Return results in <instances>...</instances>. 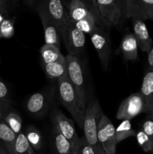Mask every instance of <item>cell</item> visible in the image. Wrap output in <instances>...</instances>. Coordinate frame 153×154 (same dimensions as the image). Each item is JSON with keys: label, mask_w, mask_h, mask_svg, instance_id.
Masks as SVG:
<instances>
[{"label": "cell", "mask_w": 153, "mask_h": 154, "mask_svg": "<svg viewBox=\"0 0 153 154\" xmlns=\"http://www.w3.org/2000/svg\"><path fill=\"white\" fill-rule=\"evenodd\" d=\"M57 81L60 102L70 113L78 126L82 128L84 112L86 107L83 106L81 103L77 93L68 78V75Z\"/></svg>", "instance_id": "obj_1"}, {"label": "cell", "mask_w": 153, "mask_h": 154, "mask_svg": "<svg viewBox=\"0 0 153 154\" xmlns=\"http://www.w3.org/2000/svg\"><path fill=\"white\" fill-rule=\"evenodd\" d=\"M103 114L100 105L98 101L90 102L84 112L82 123L84 138L96 154H106L98 139V126Z\"/></svg>", "instance_id": "obj_2"}, {"label": "cell", "mask_w": 153, "mask_h": 154, "mask_svg": "<svg viewBox=\"0 0 153 154\" xmlns=\"http://www.w3.org/2000/svg\"><path fill=\"white\" fill-rule=\"evenodd\" d=\"M60 37L62 39L68 54L80 57L83 52L85 47V34L75 26L70 20H68L65 23L58 29Z\"/></svg>", "instance_id": "obj_3"}, {"label": "cell", "mask_w": 153, "mask_h": 154, "mask_svg": "<svg viewBox=\"0 0 153 154\" xmlns=\"http://www.w3.org/2000/svg\"><path fill=\"white\" fill-rule=\"evenodd\" d=\"M67 65V75L70 83L77 93L82 105L86 107V92L82 66L80 58L68 54L65 57Z\"/></svg>", "instance_id": "obj_4"}, {"label": "cell", "mask_w": 153, "mask_h": 154, "mask_svg": "<svg viewBox=\"0 0 153 154\" xmlns=\"http://www.w3.org/2000/svg\"><path fill=\"white\" fill-rule=\"evenodd\" d=\"M146 104L140 92L133 93L121 102L116 112L117 120H131L145 113Z\"/></svg>", "instance_id": "obj_5"}, {"label": "cell", "mask_w": 153, "mask_h": 154, "mask_svg": "<svg viewBox=\"0 0 153 154\" xmlns=\"http://www.w3.org/2000/svg\"><path fill=\"white\" fill-rule=\"evenodd\" d=\"M98 139L106 154H116V128L105 114H103L98 126Z\"/></svg>", "instance_id": "obj_6"}, {"label": "cell", "mask_w": 153, "mask_h": 154, "mask_svg": "<svg viewBox=\"0 0 153 154\" xmlns=\"http://www.w3.org/2000/svg\"><path fill=\"white\" fill-rule=\"evenodd\" d=\"M37 12L39 15L44 33V41L46 45H52L60 48V33L56 23L46 13L41 3L38 2Z\"/></svg>", "instance_id": "obj_7"}, {"label": "cell", "mask_w": 153, "mask_h": 154, "mask_svg": "<svg viewBox=\"0 0 153 154\" xmlns=\"http://www.w3.org/2000/svg\"><path fill=\"white\" fill-rule=\"evenodd\" d=\"M52 120L55 129L64 135L75 147L80 137L75 129L73 120L66 117L60 110L55 108L52 113Z\"/></svg>", "instance_id": "obj_8"}, {"label": "cell", "mask_w": 153, "mask_h": 154, "mask_svg": "<svg viewBox=\"0 0 153 154\" xmlns=\"http://www.w3.org/2000/svg\"><path fill=\"white\" fill-rule=\"evenodd\" d=\"M89 35L102 66L106 69L110 59V47L107 37L99 26H97Z\"/></svg>", "instance_id": "obj_9"}, {"label": "cell", "mask_w": 153, "mask_h": 154, "mask_svg": "<svg viewBox=\"0 0 153 154\" xmlns=\"http://www.w3.org/2000/svg\"><path fill=\"white\" fill-rule=\"evenodd\" d=\"M97 8L103 25L115 26L121 23V14L115 0H97Z\"/></svg>", "instance_id": "obj_10"}, {"label": "cell", "mask_w": 153, "mask_h": 154, "mask_svg": "<svg viewBox=\"0 0 153 154\" xmlns=\"http://www.w3.org/2000/svg\"><path fill=\"white\" fill-rule=\"evenodd\" d=\"M126 18L153 20V0H128Z\"/></svg>", "instance_id": "obj_11"}, {"label": "cell", "mask_w": 153, "mask_h": 154, "mask_svg": "<svg viewBox=\"0 0 153 154\" xmlns=\"http://www.w3.org/2000/svg\"><path fill=\"white\" fill-rule=\"evenodd\" d=\"M39 2L58 29L68 20L65 3L63 0H39Z\"/></svg>", "instance_id": "obj_12"}, {"label": "cell", "mask_w": 153, "mask_h": 154, "mask_svg": "<svg viewBox=\"0 0 153 154\" xmlns=\"http://www.w3.org/2000/svg\"><path fill=\"white\" fill-rule=\"evenodd\" d=\"M133 30L139 48L142 52L148 54L152 48L153 42L145 22L142 20L134 19Z\"/></svg>", "instance_id": "obj_13"}, {"label": "cell", "mask_w": 153, "mask_h": 154, "mask_svg": "<svg viewBox=\"0 0 153 154\" xmlns=\"http://www.w3.org/2000/svg\"><path fill=\"white\" fill-rule=\"evenodd\" d=\"M50 102V96L44 92H38L32 95L26 103L28 113L34 116H41L47 111Z\"/></svg>", "instance_id": "obj_14"}, {"label": "cell", "mask_w": 153, "mask_h": 154, "mask_svg": "<svg viewBox=\"0 0 153 154\" xmlns=\"http://www.w3.org/2000/svg\"><path fill=\"white\" fill-rule=\"evenodd\" d=\"M65 5L68 17L74 23L94 17L89 7L83 0H70Z\"/></svg>", "instance_id": "obj_15"}, {"label": "cell", "mask_w": 153, "mask_h": 154, "mask_svg": "<svg viewBox=\"0 0 153 154\" xmlns=\"http://www.w3.org/2000/svg\"><path fill=\"white\" fill-rule=\"evenodd\" d=\"M140 92L145 101V113L153 115V69H147L146 71Z\"/></svg>", "instance_id": "obj_16"}, {"label": "cell", "mask_w": 153, "mask_h": 154, "mask_svg": "<svg viewBox=\"0 0 153 154\" xmlns=\"http://www.w3.org/2000/svg\"><path fill=\"white\" fill-rule=\"evenodd\" d=\"M137 42L133 33H128L123 37L120 45V51L124 60L135 61L138 58Z\"/></svg>", "instance_id": "obj_17"}, {"label": "cell", "mask_w": 153, "mask_h": 154, "mask_svg": "<svg viewBox=\"0 0 153 154\" xmlns=\"http://www.w3.org/2000/svg\"><path fill=\"white\" fill-rule=\"evenodd\" d=\"M17 135L12 131L4 120H0V143L2 147L9 154H11Z\"/></svg>", "instance_id": "obj_18"}, {"label": "cell", "mask_w": 153, "mask_h": 154, "mask_svg": "<svg viewBox=\"0 0 153 154\" xmlns=\"http://www.w3.org/2000/svg\"><path fill=\"white\" fill-rule=\"evenodd\" d=\"M43 68L46 75L50 79L58 80L67 75V65L65 59L48 64H43Z\"/></svg>", "instance_id": "obj_19"}, {"label": "cell", "mask_w": 153, "mask_h": 154, "mask_svg": "<svg viewBox=\"0 0 153 154\" xmlns=\"http://www.w3.org/2000/svg\"><path fill=\"white\" fill-rule=\"evenodd\" d=\"M40 53L43 64H48L65 59V57L60 52V48L52 45H44L40 48Z\"/></svg>", "instance_id": "obj_20"}, {"label": "cell", "mask_w": 153, "mask_h": 154, "mask_svg": "<svg viewBox=\"0 0 153 154\" xmlns=\"http://www.w3.org/2000/svg\"><path fill=\"white\" fill-rule=\"evenodd\" d=\"M54 146L57 154H73L74 146L56 129L53 128Z\"/></svg>", "instance_id": "obj_21"}, {"label": "cell", "mask_w": 153, "mask_h": 154, "mask_svg": "<svg viewBox=\"0 0 153 154\" xmlns=\"http://www.w3.org/2000/svg\"><path fill=\"white\" fill-rule=\"evenodd\" d=\"M136 135V131L132 129V125L130 120H122L118 127L116 128V139L117 144L130 137H135Z\"/></svg>", "instance_id": "obj_22"}, {"label": "cell", "mask_w": 153, "mask_h": 154, "mask_svg": "<svg viewBox=\"0 0 153 154\" xmlns=\"http://www.w3.org/2000/svg\"><path fill=\"white\" fill-rule=\"evenodd\" d=\"M27 141L34 150H39L43 146V137L40 131L33 126H28L24 132Z\"/></svg>", "instance_id": "obj_23"}, {"label": "cell", "mask_w": 153, "mask_h": 154, "mask_svg": "<svg viewBox=\"0 0 153 154\" xmlns=\"http://www.w3.org/2000/svg\"><path fill=\"white\" fill-rule=\"evenodd\" d=\"M11 154H34V150L27 141L24 132H20L16 136Z\"/></svg>", "instance_id": "obj_24"}, {"label": "cell", "mask_w": 153, "mask_h": 154, "mask_svg": "<svg viewBox=\"0 0 153 154\" xmlns=\"http://www.w3.org/2000/svg\"><path fill=\"white\" fill-rule=\"evenodd\" d=\"M3 120L15 134L18 135L22 132V120L17 114L14 112L8 113Z\"/></svg>", "instance_id": "obj_25"}, {"label": "cell", "mask_w": 153, "mask_h": 154, "mask_svg": "<svg viewBox=\"0 0 153 154\" xmlns=\"http://www.w3.org/2000/svg\"><path fill=\"white\" fill-rule=\"evenodd\" d=\"M10 103L11 102L9 96L8 89L4 82L0 81V109L4 116H6L10 108Z\"/></svg>", "instance_id": "obj_26"}, {"label": "cell", "mask_w": 153, "mask_h": 154, "mask_svg": "<svg viewBox=\"0 0 153 154\" xmlns=\"http://www.w3.org/2000/svg\"><path fill=\"white\" fill-rule=\"evenodd\" d=\"M136 138L137 144L140 147L142 148L146 153H153V142L149 137L142 130V129H139L136 132V135L135 136Z\"/></svg>", "instance_id": "obj_27"}, {"label": "cell", "mask_w": 153, "mask_h": 154, "mask_svg": "<svg viewBox=\"0 0 153 154\" xmlns=\"http://www.w3.org/2000/svg\"><path fill=\"white\" fill-rule=\"evenodd\" d=\"M74 23L76 29H78L80 31L83 32L84 34L86 33V34L88 35L91 34L94 31V29L97 27V26H98L96 23L94 17L85 18V19L77 21L76 23Z\"/></svg>", "instance_id": "obj_28"}, {"label": "cell", "mask_w": 153, "mask_h": 154, "mask_svg": "<svg viewBox=\"0 0 153 154\" xmlns=\"http://www.w3.org/2000/svg\"><path fill=\"white\" fill-rule=\"evenodd\" d=\"M14 34V19L5 18L0 24V39L10 38Z\"/></svg>", "instance_id": "obj_29"}, {"label": "cell", "mask_w": 153, "mask_h": 154, "mask_svg": "<svg viewBox=\"0 0 153 154\" xmlns=\"http://www.w3.org/2000/svg\"><path fill=\"white\" fill-rule=\"evenodd\" d=\"M75 147L77 149L79 154H96L91 145L87 142L84 136L80 137Z\"/></svg>", "instance_id": "obj_30"}, {"label": "cell", "mask_w": 153, "mask_h": 154, "mask_svg": "<svg viewBox=\"0 0 153 154\" xmlns=\"http://www.w3.org/2000/svg\"><path fill=\"white\" fill-rule=\"evenodd\" d=\"M141 129L149 137L153 142V115L147 114L146 117L142 122Z\"/></svg>", "instance_id": "obj_31"}, {"label": "cell", "mask_w": 153, "mask_h": 154, "mask_svg": "<svg viewBox=\"0 0 153 154\" xmlns=\"http://www.w3.org/2000/svg\"><path fill=\"white\" fill-rule=\"evenodd\" d=\"M87 4V5L89 7L90 10H91L92 13L94 15V18H95L96 23L98 26L103 25L101 22V20H100V16H99L98 11L97 8V0H83Z\"/></svg>", "instance_id": "obj_32"}, {"label": "cell", "mask_w": 153, "mask_h": 154, "mask_svg": "<svg viewBox=\"0 0 153 154\" xmlns=\"http://www.w3.org/2000/svg\"><path fill=\"white\" fill-rule=\"evenodd\" d=\"M128 0H115L116 3L118 5L121 14V23L124 22L126 18V11H127V4Z\"/></svg>", "instance_id": "obj_33"}, {"label": "cell", "mask_w": 153, "mask_h": 154, "mask_svg": "<svg viewBox=\"0 0 153 154\" xmlns=\"http://www.w3.org/2000/svg\"><path fill=\"white\" fill-rule=\"evenodd\" d=\"M147 63H148V69H153V47L148 53L147 57Z\"/></svg>", "instance_id": "obj_34"}, {"label": "cell", "mask_w": 153, "mask_h": 154, "mask_svg": "<svg viewBox=\"0 0 153 154\" xmlns=\"http://www.w3.org/2000/svg\"><path fill=\"white\" fill-rule=\"evenodd\" d=\"M0 11H2L4 14H7L5 0H0Z\"/></svg>", "instance_id": "obj_35"}, {"label": "cell", "mask_w": 153, "mask_h": 154, "mask_svg": "<svg viewBox=\"0 0 153 154\" xmlns=\"http://www.w3.org/2000/svg\"><path fill=\"white\" fill-rule=\"evenodd\" d=\"M26 4L29 6H33L36 2V0H25Z\"/></svg>", "instance_id": "obj_36"}, {"label": "cell", "mask_w": 153, "mask_h": 154, "mask_svg": "<svg viewBox=\"0 0 153 154\" xmlns=\"http://www.w3.org/2000/svg\"><path fill=\"white\" fill-rule=\"evenodd\" d=\"M5 14H4L2 11H0V24L4 21V20L5 19Z\"/></svg>", "instance_id": "obj_37"}, {"label": "cell", "mask_w": 153, "mask_h": 154, "mask_svg": "<svg viewBox=\"0 0 153 154\" xmlns=\"http://www.w3.org/2000/svg\"><path fill=\"white\" fill-rule=\"evenodd\" d=\"M0 154H9V153H8V152L6 151L2 147V145H0Z\"/></svg>", "instance_id": "obj_38"}, {"label": "cell", "mask_w": 153, "mask_h": 154, "mask_svg": "<svg viewBox=\"0 0 153 154\" xmlns=\"http://www.w3.org/2000/svg\"><path fill=\"white\" fill-rule=\"evenodd\" d=\"M4 117H5V116H4V114H3L2 111H1V109H0V120H1L2 119V118L4 119Z\"/></svg>", "instance_id": "obj_39"}, {"label": "cell", "mask_w": 153, "mask_h": 154, "mask_svg": "<svg viewBox=\"0 0 153 154\" xmlns=\"http://www.w3.org/2000/svg\"><path fill=\"white\" fill-rule=\"evenodd\" d=\"M73 154H79V152H78L77 149L76 148V147H74V153Z\"/></svg>", "instance_id": "obj_40"}, {"label": "cell", "mask_w": 153, "mask_h": 154, "mask_svg": "<svg viewBox=\"0 0 153 154\" xmlns=\"http://www.w3.org/2000/svg\"><path fill=\"white\" fill-rule=\"evenodd\" d=\"M14 1H17V0H14Z\"/></svg>", "instance_id": "obj_41"}, {"label": "cell", "mask_w": 153, "mask_h": 154, "mask_svg": "<svg viewBox=\"0 0 153 154\" xmlns=\"http://www.w3.org/2000/svg\"><path fill=\"white\" fill-rule=\"evenodd\" d=\"M152 22H153V20H152Z\"/></svg>", "instance_id": "obj_42"}]
</instances>
